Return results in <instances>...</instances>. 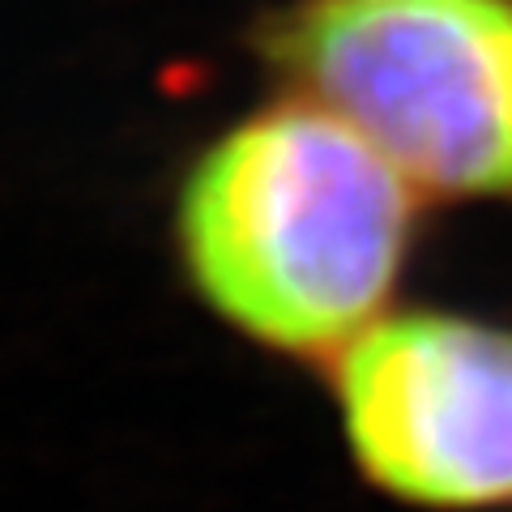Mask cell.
I'll return each instance as SVG.
<instances>
[{
  "instance_id": "6da1fadb",
  "label": "cell",
  "mask_w": 512,
  "mask_h": 512,
  "mask_svg": "<svg viewBox=\"0 0 512 512\" xmlns=\"http://www.w3.org/2000/svg\"><path fill=\"white\" fill-rule=\"evenodd\" d=\"M410 180L329 107H282L227 133L180 205L184 256L214 308L282 350L355 342L410 239Z\"/></svg>"
},
{
  "instance_id": "7a4b0ae2",
  "label": "cell",
  "mask_w": 512,
  "mask_h": 512,
  "mask_svg": "<svg viewBox=\"0 0 512 512\" xmlns=\"http://www.w3.org/2000/svg\"><path fill=\"white\" fill-rule=\"evenodd\" d=\"M278 60L410 184L512 192V0H325L278 30Z\"/></svg>"
},
{
  "instance_id": "3957f363",
  "label": "cell",
  "mask_w": 512,
  "mask_h": 512,
  "mask_svg": "<svg viewBox=\"0 0 512 512\" xmlns=\"http://www.w3.org/2000/svg\"><path fill=\"white\" fill-rule=\"evenodd\" d=\"M346 436L372 483L423 508L512 500V333L457 316H393L350 342Z\"/></svg>"
}]
</instances>
